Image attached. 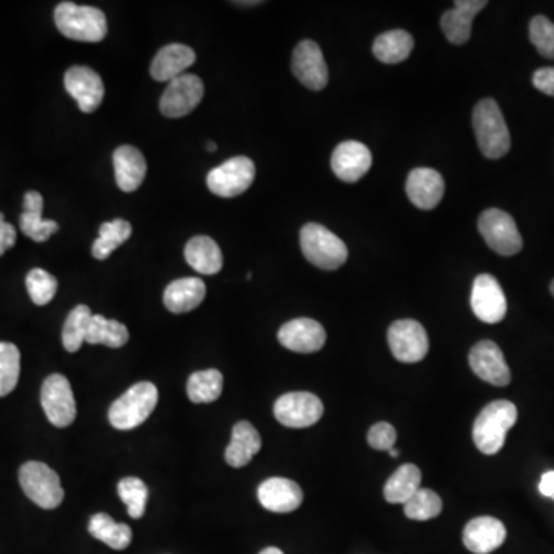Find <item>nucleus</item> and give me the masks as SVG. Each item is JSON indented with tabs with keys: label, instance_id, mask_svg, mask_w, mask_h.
Instances as JSON below:
<instances>
[{
	"label": "nucleus",
	"instance_id": "nucleus-1",
	"mask_svg": "<svg viewBox=\"0 0 554 554\" xmlns=\"http://www.w3.org/2000/svg\"><path fill=\"white\" fill-rule=\"evenodd\" d=\"M518 421V408L510 401L490 402L473 425V441L481 453L493 456L505 445L507 433Z\"/></svg>",
	"mask_w": 554,
	"mask_h": 554
},
{
	"label": "nucleus",
	"instance_id": "nucleus-2",
	"mask_svg": "<svg viewBox=\"0 0 554 554\" xmlns=\"http://www.w3.org/2000/svg\"><path fill=\"white\" fill-rule=\"evenodd\" d=\"M57 30L65 37L77 42L104 41L108 33L107 17L99 8L62 2L54 10Z\"/></svg>",
	"mask_w": 554,
	"mask_h": 554
},
{
	"label": "nucleus",
	"instance_id": "nucleus-3",
	"mask_svg": "<svg viewBox=\"0 0 554 554\" xmlns=\"http://www.w3.org/2000/svg\"><path fill=\"white\" fill-rule=\"evenodd\" d=\"M473 128L479 150L488 159H501L510 151V131L498 102L484 99L474 107Z\"/></svg>",
	"mask_w": 554,
	"mask_h": 554
},
{
	"label": "nucleus",
	"instance_id": "nucleus-4",
	"mask_svg": "<svg viewBox=\"0 0 554 554\" xmlns=\"http://www.w3.org/2000/svg\"><path fill=\"white\" fill-rule=\"evenodd\" d=\"M301 248L305 259L321 270H338L348 259L345 242L324 225H305L301 230Z\"/></svg>",
	"mask_w": 554,
	"mask_h": 554
},
{
	"label": "nucleus",
	"instance_id": "nucleus-5",
	"mask_svg": "<svg viewBox=\"0 0 554 554\" xmlns=\"http://www.w3.org/2000/svg\"><path fill=\"white\" fill-rule=\"evenodd\" d=\"M159 401V391L151 382L133 385L111 405L108 419L117 430H133L144 424Z\"/></svg>",
	"mask_w": 554,
	"mask_h": 554
},
{
	"label": "nucleus",
	"instance_id": "nucleus-6",
	"mask_svg": "<svg viewBox=\"0 0 554 554\" xmlns=\"http://www.w3.org/2000/svg\"><path fill=\"white\" fill-rule=\"evenodd\" d=\"M19 482L27 498L45 510H53L64 501L59 474L44 462L30 461L19 470Z\"/></svg>",
	"mask_w": 554,
	"mask_h": 554
},
{
	"label": "nucleus",
	"instance_id": "nucleus-7",
	"mask_svg": "<svg viewBox=\"0 0 554 554\" xmlns=\"http://www.w3.org/2000/svg\"><path fill=\"white\" fill-rule=\"evenodd\" d=\"M479 233L488 247L501 256H514L524 247L521 233L513 217L498 208H490L479 217Z\"/></svg>",
	"mask_w": 554,
	"mask_h": 554
},
{
	"label": "nucleus",
	"instance_id": "nucleus-8",
	"mask_svg": "<svg viewBox=\"0 0 554 554\" xmlns=\"http://www.w3.org/2000/svg\"><path fill=\"white\" fill-rule=\"evenodd\" d=\"M256 177V167L250 157L237 156L208 173L211 193L221 197H236L245 193Z\"/></svg>",
	"mask_w": 554,
	"mask_h": 554
},
{
	"label": "nucleus",
	"instance_id": "nucleus-9",
	"mask_svg": "<svg viewBox=\"0 0 554 554\" xmlns=\"http://www.w3.org/2000/svg\"><path fill=\"white\" fill-rule=\"evenodd\" d=\"M324 404L321 399L307 391H294L277 399L274 416L284 427L307 428L321 421Z\"/></svg>",
	"mask_w": 554,
	"mask_h": 554
},
{
	"label": "nucleus",
	"instance_id": "nucleus-10",
	"mask_svg": "<svg viewBox=\"0 0 554 554\" xmlns=\"http://www.w3.org/2000/svg\"><path fill=\"white\" fill-rule=\"evenodd\" d=\"M41 404L54 427H70L76 419V401L70 382L62 374H51L41 391Z\"/></svg>",
	"mask_w": 554,
	"mask_h": 554
},
{
	"label": "nucleus",
	"instance_id": "nucleus-11",
	"mask_svg": "<svg viewBox=\"0 0 554 554\" xmlns=\"http://www.w3.org/2000/svg\"><path fill=\"white\" fill-rule=\"evenodd\" d=\"M388 345L394 358L404 364L421 362L430 348L427 331L413 319H402L391 324Z\"/></svg>",
	"mask_w": 554,
	"mask_h": 554
},
{
	"label": "nucleus",
	"instance_id": "nucleus-12",
	"mask_svg": "<svg viewBox=\"0 0 554 554\" xmlns=\"http://www.w3.org/2000/svg\"><path fill=\"white\" fill-rule=\"evenodd\" d=\"M204 91V82L196 74L185 73L184 76L177 77L162 94L159 102L162 114L171 119L187 116L201 104Z\"/></svg>",
	"mask_w": 554,
	"mask_h": 554
},
{
	"label": "nucleus",
	"instance_id": "nucleus-13",
	"mask_svg": "<svg viewBox=\"0 0 554 554\" xmlns=\"http://www.w3.org/2000/svg\"><path fill=\"white\" fill-rule=\"evenodd\" d=\"M471 308L485 324H498L507 314V299L496 277L479 274L471 290Z\"/></svg>",
	"mask_w": 554,
	"mask_h": 554
},
{
	"label": "nucleus",
	"instance_id": "nucleus-14",
	"mask_svg": "<svg viewBox=\"0 0 554 554\" xmlns=\"http://www.w3.org/2000/svg\"><path fill=\"white\" fill-rule=\"evenodd\" d=\"M291 70L308 90L321 91L327 87L328 65L316 42L302 41L294 48Z\"/></svg>",
	"mask_w": 554,
	"mask_h": 554
},
{
	"label": "nucleus",
	"instance_id": "nucleus-15",
	"mask_svg": "<svg viewBox=\"0 0 554 554\" xmlns=\"http://www.w3.org/2000/svg\"><path fill=\"white\" fill-rule=\"evenodd\" d=\"M471 370L482 381L494 387H507L511 382V371L505 362L504 353L493 341H481L471 348Z\"/></svg>",
	"mask_w": 554,
	"mask_h": 554
},
{
	"label": "nucleus",
	"instance_id": "nucleus-16",
	"mask_svg": "<svg viewBox=\"0 0 554 554\" xmlns=\"http://www.w3.org/2000/svg\"><path fill=\"white\" fill-rule=\"evenodd\" d=\"M65 88L84 113H93L104 101L105 87L101 76L90 67H71L65 73Z\"/></svg>",
	"mask_w": 554,
	"mask_h": 554
},
{
	"label": "nucleus",
	"instance_id": "nucleus-17",
	"mask_svg": "<svg viewBox=\"0 0 554 554\" xmlns=\"http://www.w3.org/2000/svg\"><path fill=\"white\" fill-rule=\"evenodd\" d=\"M277 339L282 347L294 353H316L327 341V333L319 322L299 318L282 325Z\"/></svg>",
	"mask_w": 554,
	"mask_h": 554
},
{
	"label": "nucleus",
	"instance_id": "nucleus-18",
	"mask_svg": "<svg viewBox=\"0 0 554 554\" xmlns=\"http://www.w3.org/2000/svg\"><path fill=\"white\" fill-rule=\"evenodd\" d=\"M373 164L371 151L361 142H342L333 151L331 156V168L333 173L344 182L361 181L362 177L370 171Z\"/></svg>",
	"mask_w": 554,
	"mask_h": 554
},
{
	"label": "nucleus",
	"instance_id": "nucleus-19",
	"mask_svg": "<svg viewBox=\"0 0 554 554\" xmlns=\"http://www.w3.org/2000/svg\"><path fill=\"white\" fill-rule=\"evenodd\" d=\"M407 194L411 204L421 210H433L441 204L445 193L444 177L431 168H416L407 179Z\"/></svg>",
	"mask_w": 554,
	"mask_h": 554
},
{
	"label": "nucleus",
	"instance_id": "nucleus-20",
	"mask_svg": "<svg viewBox=\"0 0 554 554\" xmlns=\"http://www.w3.org/2000/svg\"><path fill=\"white\" fill-rule=\"evenodd\" d=\"M262 507L273 513H291L304 501V493L296 482L285 478H271L257 488Z\"/></svg>",
	"mask_w": 554,
	"mask_h": 554
},
{
	"label": "nucleus",
	"instance_id": "nucleus-21",
	"mask_svg": "<svg viewBox=\"0 0 554 554\" xmlns=\"http://www.w3.org/2000/svg\"><path fill=\"white\" fill-rule=\"evenodd\" d=\"M487 0H458L454 8L445 11L441 17V27L445 37L454 45L470 41L474 17L487 7Z\"/></svg>",
	"mask_w": 554,
	"mask_h": 554
},
{
	"label": "nucleus",
	"instance_id": "nucleus-22",
	"mask_svg": "<svg viewBox=\"0 0 554 554\" xmlns=\"http://www.w3.org/2000/svg\"><path fill=\"white\" fill-rule=\"evenodd\" d=\"M507 538L505 525L491 516H481L468 522L464 530V545L474 554L498 550Z\"/></svg>",
	"mask_w": 554,
	"mask_h": 554
},
{
	"label": "nucleus",
	"instance_id": "nucleus-23",
	"mask_svg": "<svg viewBox=\"0 0 554 554\" xmlns=\"http://www.w3.org/2000/svg\"><path fill=\"white\" fill-rule=\"evenodd\" d=\"M196 62L193 48L182 44H170L159 50L151 62L150 73L154 81L171 82L184 76L185 71Z\"/></svg>",
	"mask_w": 554,
	"mask_h": 554
},
{
	"label": "nucleus",
	"instance_id": "nucleus-24",
	"mask_svg": "<svg viewBox=\"0 0 554 554\" xmlns=\"http://www.w3.org/2000/svg\"><path fill=\"white\" fill-rule=\"evenodd\" d=\"M113 164L117 187L125 193H133L141 187L147 176V161L141 151L131 145H122L114 151Z\"/></svg>",
	"mask_w": 554,
	"mask_h": 554
},
{
	"label": "nucleus",
	"instance_id": "nucleus-25",
	"mask_svg": "<svg viewBox=\"0 0 554 554\" xmlns=\"http://www.w3.org/2000/svg\"><path fill=\"white\" fill-rule=\"evenodd\" d=\"M207 287L197 277H182L171 282L164 293V304L174 314L188 313L204 302Z\"/></svg>",
	"mask_w": 554,
	"mask_h": 554
},
{
	"label": "nucleus",
	"instance_id": "nucleus-26",
	"mask_svg": "<svg viewBox=\"0 0 554 554\" xmlns=\"http://www.w3.org/2000/svg\"><path fill=\"white\" fill-rule=\"evenodd\" d=\"M262 448V439L250 422H237L231 433V442L225 450V461L230 467L242 468L250 464Z\"/></svg>",
	"mask_w": 554,
	"mask_h": 554
},
{
	"label": "nucleus",
	"instance_id": "nucleus-27",
	"mask_svg": "<svg viewBox=\"0 0 554 554\" xmlns=\"http://www.w3.org/2000/svg\"><path fill=\"white\" fill-rule=\"evenodd\" d=\"M44 211V197L37 191H28L24 196V211H22L21 231L25 236L33 239L34 242H45L50 239L51 234L59 231V224L54 221L42 219Z\"/></svg>",
	"mask_w": 554,
	"mask_h": 554
},
{
	"label": "nucleus",
	"instance_id": "nucleus-28",
	"mask_svg": "<svg viewBox=\"0 0 554 554\" xmlns=\"http://www.w3.org/2000/svg\"><path fill=\"white\" fill-rule=\"evenodd\" d=\"M185 259L197 273L211 276L224 267L221 248L208 236H196L185 247Z\"/></svg>",
	"mask_w": 554,
	"mask_h": 554
},
{
	"label": "nucleus",
	"instance_id": "nucleus-29",
	"mask_svg": "<svg viewBox=\"0 0 554 554\" xmlns=\"http://www.w3.org/2000/svg\"><path fill=\"white\" fill-rule=\"evenodd\" d=\"M422 473L416 465L405 464L391 474L384 488V496L390 504H405L421 490Z\"/></svg>",
	"mask_w": 554,
	"mask_h": 554
},
{
	"label": "nucleus",
	"instance_id": "nucleus-30",
	"mask_svg": "<svg viewBox=\"0 0 554 554\" xmlns=\"http://www.w3.org/2000/svg\"><path fill=\"white\" fill-rule=\"evenodd\" d=\"M414 48V39L404 30L387 31L374 41L373 53L384 64H401L407 61Z\"/></svg>",
	"mask_w": 554,
	"mask_h": 554
},
{
	"label": "nucleus",
	"instance_id": "nucleus-31",
	"mask_svg": "<svg viewBox=\"0 0 554 554\" xmlns=\"http://www.w3.org/2000/svg\"><path fill=\"white\" fill-rule=\"evenodd\" d=\"M88 531L93 538L99 539L113 550H125L133 539L131 528L127 524H117L107 513L94 514L88 524Z\"/></svg>",
	"mask_w": 554,
	"mask_h": 554
},
{
	"label": "nucleus",
	"instance_id": "nucleus-32",
	"mask_svg": "<svg viewBox=\"0 0 554 554\" xmlns=\"http://www.w3.org/2000/svg\"><path fill=\"white\" fill-rule=\"evenodd\" d=\"M128 339H130V333L124 324L104 318L102 314H93L85 342L91 345L121 348L127 344Z\"/></svg>",
	"mask_w": 554,
	"mask_h": 554
},
{
	"label": "nucleus",
	"instance_id": "nucleus-33",
	"mask_svg": "<svg viewBox=\"0 0 554 554\" xmlns=\"http://www.w3.org/2000/svg\"><path fill=\"white\" fill-rule=\"evenodd\" d=\"M224 376L221 371L204 370L191 374L187 384V394L194 404H211L221 398Z\"/></svg>",
	"mask_w": 554,
	"mask_h": 554
},
{
	"label": "nucleus",
	"instance_id": "nucleus-34",
	"mask_svg": "<svg viewBox=\"0 0 554 554\" xmlns=\"http://www.w3.org/2000/svg\"><path fill=\"white\" fill-rule=\"evenodd\" d=\"M133 227L124 219H116L113 222H105L99 228V239L93 244V256L97 261H105L116 248L124 245L130 239Z\"/></svg>",
	"mask_w": 554,
	"mask_h": 554
},
{
	"label": "nucleus",
	"instance_id": "nucleus-35",
	"mask_svg": "<svg viewBox=\"0 0 554 554\" xmlns=\"http://www.w3.org/2000/svg\"><path fill=\"white\" fill-rule=\"evenodd\" d=\"M91 313L87 305H77L65 321L64 331H62V344L65 350L70 353H76L87 339L88 327H90Z\"/></svg>",
	"mask_w": 554,
	"mask_h": 554
},
{
	"label": "nucleus",
	"instance_id": "nucleus-36",
	"mask_svg": "<svg viewBox=\"0 0 554 554\" xmlns=\"http://www.w3.org/2000/svg\"><path fill=\"white\" fill-rule=\"evenodd\" d=\"M21 376V351L10 342H0V398L16 388Z\"/></svg>",
	"mask_w": 554,
	"mask_h": 554
},
{
	"label": "nucleus",
	"instance_id": "nucleus-37",
	"mask_svg": "<svg viewBox=\"0 0 554 554\" xmlns=\"http://www.w3.org/2000/svg\"><path fill=\"white\" fill-rule=\"evenodd\" d=\"M405 516L413 521H430L438 518L442 511V501L433 490L421 488L410 501L404 504Z\"/></svg>",
	"mask_w": 554,
	"mask_h": 554
},
{
	"label": "nucleus",
	"instance_id": "nucleus-38",
	"mask_svg": "<svg viewBox=\"0 0 554 554\" xmlns=\"http://www.w3.org/2000/svg\"><path fill=\"white\" fill-rule=\"evenodd\" d=\"M119 498L125 502L128 514L133 519H141L147 508L148 488L139 478H125L117 485Z\"/></svg>",
	"mask_w": 554,
	"mask_h": 554
},
{
	"label": "nucleus",
	"instance_id": "nucleus-39",
	"mask_svg": "<svg viewBox=\"0 0 554 554\" xmlns=\"http://www.w3.org/2000/svg\"><path fill=\"white\" fill-rule=\"evenodd\" d=\"M27 290L30 294L31 301L34 304L42 305L50 304L57 293V281L53 274L42 268H34L27 274Z\"/></svg>",
	"mask_w": 554,
	"mask_h": 554
},
{
	"label": "nucleus",
	"instance_id": "nucleus-40",
	"mask_svg": "<svg viewBox=\"0 0 554 554\" xmlns=\"http://www.w3.org/2000/svg\"><path fill=\"white\" fill-rule=\"evenodd\" d=\"M530 41L541 56L554 59V24L545 16H536L530 22Z\"/></svg>",
	"mask_w": 554,
	"mask_h": 554
},
{
	"label": "nucleus",
	"instance_id": "nucleus-41",
	"mask_svg": "<svg viewBox=\"0 0 554 554\" xmlns=\"http://www.w3.org/2000/svg\"><path fill=\"white\" fill-rule=\"evenodd\" d=\"M368 445L374 450L388 451L394 448V444L398 441V433L394 430L393 425L388 422H379L374 424L368 431Z\"/></svg>",
	"mask_w": 554,
	"mask_h": 554
},
{
	"label": "nucleus",
	"instance_id": "nucleus-42",
	"mask_svg": "<svg viewBox=\"0 0 554 554\" xmlns=\"http://www.w3.org/2000/svg\"><path fill=\"white\" fill-rule=\"evenodd\" d=\"M533 85L541 93L554 97V67L539 68L533 74Z\"/></svg>",
	"mask_w": 554,
	"mask_h": 554
},
{
	"label": "nucleus",
	"instance_id": "nucleus-43",
	"mask_svg": "<svg viewBox=\"0 0 554 554\" xmlns=\"http://www.w3.org/2000/svg\"><path fill=\"white\" fill-rule=\"evenodd\" d=\"M16 239V228L5 222L4 214L0 213V256H4L5 251L14 247Z\"/></svg>",
	"mask_w": 554,
	"mask_h": 554
},
{
	"label": "nucleus",
	"instance_id": "nucleus-44",
	"mask_svg": "<svg viewBox=\"0 0 554 554\" xmlns=\"http://www.w3.org/2000/svg\"><path fill=\"white\" fill-rule=\"evenodd\" d=\"M539 491H541L547 498H554V471H547L542 476L541 484H539Z\"/></svg>",
	"mask_w": 554,
	"mask_h": 554
},
{
	"label": "nucleus",
	"instance_id": "nucleus-45",
	"mask_svg": "<svg viewBox=\"0 0 554 554\" xmlns=\"http://www.w3.org/2000/svg\"><path fill=\"white\" fill-rule=\"evenodd\" d=\"M259 554H284L282 553V550H279V548L276 547H268L265 548V550H262Z\"/></svg>",
	"mask_w": 554,
	"mask_h": 554
},
{
	"label": "nucleus",
	"instance_id": "nucleus-46",
	"mask_svg": "<svg viewBox=\"0 0 554 554\" xmlns=\"http://www.w3.org/2000/svg\"><path fill=\"white\" fill-rule=\"evenodd\" d=\"M205 148H207L208 151H216L217 145L214 144V142H207V145H205Z\"/></svg>",
	"mask_w": 554,
	"mask_h": 554
},
{
	"label": "nucleus",
	"instance_id": "nucleus-47",
	"mask_svg": "<svg viewBox=\"0 0 554 554\" xmlns=\"http://www.w3.org/2000/svg\"><path fill=\"white\" fill-rule=\"evenodd\" d=\"M388 453H390L391 458H399V450H396V448H391Z\"/></svg>",
	"mask_w": 554,
	"mask_h": 554
},
{
	"label": "nucleus",
	"instance_id": "nucleus-48",
	"mask_svg": "<svg viewBox=\"0 0 554 554\" xmlns=\"http://www.w3.org/2000/svg\"><path fill=\"white\" fill-rule=\"evenodd\" d=\"M550 291H551V294H553V296H554V281L551 282Z\"/></svg>",
	"mask_w": 554,
	"mask_h": 554
}]
</instances>
